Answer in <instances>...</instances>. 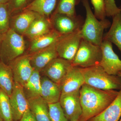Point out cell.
Returning <instances> with one entry per match:
<instances>
[{
    "mask_svg": "<svg viewBox=\"0 0 121 121\" xmlns=\"http://www.w3.org/2000/svg\"><path fill=\"white\" fill-rule=\"evenodd\" d=\"M82 113L79 121H87L106 109L117 97L118 91L103 90L84 84L79 91Z\"/></svg>",
    "mask_w": 121,
    "mask_h": 121,
    "instance_id": "obj_1",
    "label": "cell"
},
{
    "mask_svg": "<svg viewBox=\"0 0 121 121\" xmlns=\"http://www.w3.org/2000/svg\"><path fill=\"white\" fill-rule=\"evenodd\" d=\"M82 2L86 13V19L81 29L82 39L101 46L103 41L104 30L111 26V23L106 19H98L91 10L88 0H82Z\"/></svg>",
    "mask_w": 121,
    "mask_h": 121,
    "instance_id": "obj_2",
    "label": "cell"
},
{
    "mask_svg": "<svg viewBox=\"0 0 121 121\" xmlns=\"http://www.w3.org/2000/svg\"><path fill=\"white\" fill-rule=\"evenodd\" d=\"M85 84L103 90H119L121 88V78L110 74L99 65L81 68Z\"/></svg>",
    "mask_w": 121,
    "mask_h": 121,
    "instance_id": "obj_3",
    "label": "cell"
},
{
    "mask_svg": "<svg viewBox=\"0 0 121 121\" xmlns=\"http://www.w3.org/2000/svg\"><path fill=\"white\" fill-rule=\"evenodd\" d=\"M26 49L24 36L9 29L2 35L0 48V60L8 64L23 55Z\"/></svg>",
    "mask_w": 121,
    "mask_h": 121,
    "instance_id": "obj_4",
    "label": "cell"
},
{
    "mask_svg": "<svg viewBox=\"0 0 121 121\" xmlns=\"http://www.w3.org/2000/svg\"><path fill=\"white\" fill-rule=\"evenodd\" d=\"M102 56L101 46L82 39L72 64L73 66L87 68L99 65Z\"/></svg>",
    "mask_w": 121,
    "mask_h": 121,
    "instance_id": "obj_5",
    "label": "cell"
},
{
    "mask_svg": "<svg viewBox=\"0 0 121 121\" xmlns=\"http://www.w3.org/2000/svg\"><path fill=\"white\" fill-rule=\"evenodd\" d=\"M82 39L81 29L60 36L56 43L58 57L72 63Z\"/></svg>",
    "mask_w": 121,
    "mask_h": 121,
    "instance_id": "obj_6",
    "label": "cell"
},
{
    "mask_svg": "<svg viewBox=\"0 0 121 121\" xmlns=\"http://www.w3.org/2000/svg\"><path fill=\"white\" fill-rule=\"evenodd\" d=\"M50 18L53 29L61 35L81 29L84 22L80 16H72L54 12Z\"/></svg>",
    "mask_w": 121,
    "mask_h": 121,
    "instance_id": "obj_7",
    "label": "cell"
},
{
    "mask_svg": "<svg viewBox=\"0 0 121 121\" xmlns=\"http://www.w3.org/2000/svg\"><path fill=\"white\" fill-rule=\"evenodd\" d=\"M8 65L12 70L14 82L23 86L33 71L30 62L29 54H23L11 61Z\"/></svg>",
    "mask_w": 121,
    "mask_h": 121,
    "instance_id": "obj_8",
    "label": "cell"
},
{
    "mask_svg": "<svg viewBox=\"0 0 121 121\" xmlns=\"http://www.w3.org/2000/svg\"><path fill=\"white\" fill-rule=\"evenodd\" d=\"M59 102L68 121L79 120L82 113L79 91L61 94Z\"/></svg>",
    "mask_w": 121,
    "mask_h": 121,
    "instance_id": "obj_9",
    "label": "cell"
},
{
    "mask_svg": "<svg viewBox=\"0 0 121 121\" xmlns=\"http://www.w3.org/2000/svg\"><path fill=\"white\" fill-rule=\"evenodd\" d=\"M100 46L102 56L99 66L108 74L118 75L121 73V60L113 50L112 43L104 40Z\"/></svg>",
    "mask_w": 121,
    "mask_h": 121,
    "instance_id": "obj_10",
    "label": "cell"
},
{
    "mask_svg": "<svg viewBox=\"0 0 121 121\" xmlns=\"http://www.w3.org/2000/svg\"><path fill=\"white\" fill-rule=\"evenodd\" d=\"M9 97L13 121H18L29 109L23 86L14 82L12 92Z\"/></svg>",
    "mask_w": 121,
    "mask_h": 121,
    "instance_id": "obj_11",
    "label": "cell"
},
{
    "mask_svg": "<svg viewBox=\"0 0 121 121\" xmlns=\"http://www.w3.org/2000/svg\"><path fill=\"white\" fill-rule=\"evenodd\" d=\"M72 66L71 62L58 57L50 62L41 72L50 80L60 84Z\"/></svg>",
    "mask_w": 121,
    "mask_h": 121,
    "instance_id": "obj_12",
    "label": "cell"
},
{
    "mask_svg": "<svg viewBox=\"0 0 121 121\" xmlns=\"http://www.w3.org/2000/svg\"><path fill=\"white\" fill-rule=\"evenodd\" d=\"M84 84L85 80L81 68L73 66L60 84L61 94L79 91Z\"/></svg>",
    "mask_w": 121,
    "mask_h": 121,
    "instance_id": "obj_13",
    "label": "cell"
},
{
    "mask_svg": "<svg viewBox=\"0 0 121 121\" xmlns=\"http://www.w3.org/2000/svg\"><path fill=\"white\" fill-rule=\"evenodd\" d=\"M39 15L34 11L23 9L11 16L10 29L24 36L31 24Z\"/></svg>",
    "mask_w": 121,
    "mask_h": 121,
    "instance_id": "obj_14",
    "label": "cell"
},
{
    "mask_svg": "<svg viewBox=\"0 0 121 121\" xmlns=\"http://www.w3.org/2000/svg\"><path fill=\"white\" fill-rule=\"evenodd\" d=\"M56 43L47 48L29 54L30 63L33 70L40 72L50 62L58 57Z\"/></svg>",
    "mask_w": 121,
    "mask_h": 121,
    "instance_id": "obj_15",
    "label": "cell"
},
{
    "mask_svg": "<svg viewBox=\"0 0 121 121\" xmlns=\"http://www.w3.org/2000/svg\"><path fill=\"white\" fill-rule=\"evenodd\" d=\"M61 94L60 85L46 76L41 77L40 95L48 104L59 101Z\"/></svg>",
    "mask_w": 121,
    "mask_h": 121,
    "instance_id": "obj_16",
    "label": "cell"
},
{
    "mask_svg": "<svg viewBox=\"0 0 121 121\" xmlns=\"http://www.w3.org/2000/svg\"><path fill=\"white\" fill-rule=\"evenodd\" d=\"M53 29L50 17L40 15L31 24L24 36L31 40L48 33Z\"/></svg>",
    "mask_w": 121,
    "mask_h": 121,
    "instance_id": "obj_17",
    "label": "cell"
},
{
    "mask_svg": "<svg viewBox=\"0 0 121 121\" xmlns=\"http://www.w3.org/2000/svg\"><path fill=\"white\" fill-rule=\"evenodd\" d=\"M121 117V88L112 102L99 114L87 121H118Z\"/></svg>",
    "mask_w": 121,
    "mask_h": 121,
    "instance_id": "obj_18",
    "label": "cell"
},
{
    "mask_svg": "<svg viewBox=\"0 0 121 121\" xmlns=\"http://www.w3.org/2000/svg\"><path fill=\"white\" fill-rule=\"evenodd\" d=\"M29 109L37 121H51L48 104L40 95L28 99Z\"/></svg>",
    "mask_w": 121,
    "mask_h": 121,
    "instance_id": "obj_19",
    "label": "cell"
},
{
    "mask_svg": "<svg viewBox=\"0 0 121 121\" xmlns=\"http://www.w3.org/2000/svg\"><path fill=\"white\" fill-rule=\"evenodd\" d=\"M61 35L53 29L48 33L30 40L29 54L34 53L49 47L55 43Z\"/></svg>",
    "mask_w": 121,
    "mask_h": 121,
    "instance_id": "obj_20",
    "label": "cell"
},
{
    "mask_svg": "<svg viewBox=\"0 0 121 121\" xmlns=\"http://www.w3.org/2000/svg\"><path fill=\"white\" fill-rule=\"evenodd\" d=\"M57 0H34L23 9L33 11L41 16L50 17L56 7Z\"/></svg>",
    "mask_w": 121,
    "mask_h": 121,
    "instance_id": "obj_21",
    "label": "cell"
},
{
    "mask_svg": "<svg viewBox=\"0 0 121 121\" xmlns=\"http://www.w3.org/2000/svg\"><path fill=\"white\" fill-rule=\"evenodd\" d=\"M112 17V23L108 32L104 35L103 40L114 44L121 52V12Z\"/></svg>",
    "mask_w": 121,
    "mask_h": 121,
    "instance_id": "obj_22",
    "label": "cell"
},
{
    "mask_svg": "<svg viewBox=\"0 0 121 121\" xmlns=\"http://www.w3.org/2000/svg\"><path fill=\"white\" fill-rule=\"evenodd\" d=\"M14 84L13 74L11 68L0 60V89L9 97Z\"/></svg>",
    "mask_w": 121,
    "mask_h": 121,
    "instance_id": "obj_23",
    "label": "cell"
},
{
    "mask_svg": "<svg viewBox=\"0 0 121 121\" xmlns=\"http://www.w3.org/2000/svg\"><path fill=\"white\" fill-rule=\"evenodd\" d=\"M24 93L27 99L39 96L41 91L40 72L33 70L31 75L23 86Z\"/></svg>",
    "mask_w": 121,
    "mask_h": 121,
    "instance_id": "obj_24",
    "label": "cell"
},
{
    "mask_svg": "<svg viewBox=\"0 0 121 121\" xmlns=\"http://www.w3.org/2000/svg\"><path fill=\"white\" fill-rule=\"evenodd\" d=\"M0 115L3 121H13L9 97L0 89Z\"/></svg>",
    "mask_w": 121,
    "mask_h": 121,
    "instance_id": "obj_25",
    "label": "cell"
},
{
    "mask_svg": "<svg viewBox=\"0 0 121 121\" xmlns=\"http://www.w3.org/2000/svg\"><path fill=\"white\" fill-rule=\"evenodd\" d=\"M80 0H59L55 10V13L65 14L68 16H76V6Z\"/></svg>",
    "mask_w": 121,
    "mask_h": 121,
    "instance_id": "obj_26",
    "label": "cell"
},
{
    "mask_svg": "<svg viewBox=\"0 0 121 121\" xmlns=\"http://www.w3.org/2000/svg\"><path fill=\"white\" fill-rule=\"evenodd\" d=\"M11 17L8 3L0 4V34L3 35L10 29Z\"/></svg>",
    "mask_w": 121,
    "mask_h": 121,
    "instance_id": "obj_27",
    "label": "cell"
},
{
    "mask_svg": "<svg viewBox=\"0 0 121 121\" xmlns=\"http://www.w3.org/2000/svg\"><path fill=\"white\" fill-rule=\"evenodd\" d=\"M48 106L51 121H69L65 116L59 102L48 104Z\"/></svg>",
    "mask_w": 121,
    "mask_h": 121,
    "instance_id": "obj_28",
    "label": "cell"
},
{
    "mask_svg": "<svg viewBox=\"0 0 121 121\" xmlns=\"http://www.w3.org/2000/svg\"><path fill=\"white\" fill-rule=\"evenodd\" d=\"M94 8L95 16L99 20L106 19V15L104 0H91Z\"/></svg>",
    "mask_w": 121,
    "mask_h": 121,
    "instance_id": "obj_29",
    "label": "cell"
},
{
    "mask_svg": "<svg viewBox=\"0 0 121 121\" xmlns=\"http://www.w3.org/2000/svg\"><path fill=\"white\" fill-rule=\"evenodd\" d=\"M8 5L11 16L19 12L27 5V0H9Z\"/></svg>",
    "mask_w": 121,
    "mask_h": 121,
    "instance_id": "obj_30",
    "label": "cell"
},
{
    "mask_svg": "<svg viewBox=\"0 0 121 121\" xmlns=\"http://www.w3.org/2000/svg\"><path fill=\"white\" fill-rule=\"evenodd\" d=\"M106 16L113 17L121 12L120 9L117 7L115 0H104Z\"/></svg>",
    "mask_w": 121,
    "mask_h": 121,
    "instance_id": "obj_31",
    "label": "cell"
},
{
    "mask_svg": "<svg viewBox=\"0 0 121 121\" xmlns=\"http://www.w3.org/2000/svg\"><path fill=\"white\" fill-rule=\"evenodd\" d=\"M18 121H37L34 115L29 109L27 110Z\"/></svg>",
    "mask_w": 121,
    "mask_h": 121,
    "instance_id": "obj_32",
    "label": "cell"
},
{
    "mask_svg": "<svg viewBox=\"0 0 121 121\" xmlns=\"http://www.w3.org/2000/svg\"><path fill=\"white\" fill-rule=\"evenodd\" d=\"M9 0H0V4H7Z\"/></svg>",
    "mask_w": 121,
    "mask_h": 121,
    "instance_id": "obj_33",
    "label": "cell"
},
{
    "mask_svg": "<svg viewBox=\"0 0 121 121\" xmlns=\"http://www.w3.org/2000/svg\"><path fill=\"white\" fill-rule=\"evenodd\" d=\"M2 35L0 34V48L1 44V41H2Z\"/></svg>",
    "mask_w": 121,
    "mask_h": 121,
    "instance_id": "obj_34",
    "label": "cell"
},
{
    "mask_svg": "<svg viewBox=\"0 0 121 121\" xmlns=\"http://www.w3.org/2000/svg\"><path fill=\"white\" fill-rule=\"evenodd\" d=\"M34 0H27V5H28L29 4H30V3H31V2Z\"/></svg>",
    "mask_w": 121,
    "mask_h": 121,
    "instance_id": "obj_35",
    "label": "cell"
},
{
    "mask_svg": "<svg viewBox=\"0 0 121 121\" xmlns=\"http://www.w3.org/2000/svg\"><path fill=\"white\" fill-rule=\"evenodd\" d=\"M118 76H119V77H121V73H119L118 74Z\"/></svg>",
    "mask_w": 121,
    "mask_h": 121,
    "instance_id": "obj_36",
    "label": "cell"
},
{
    "mask_svg": "<svg viewBox=\"0 0 121 121\" xmlns=\"http://www.w3.org/2000/svg\"><path fill=\"white\" fill-rule=\"evenodd\" d=\"M0 121H3L2 118H1V117H0Z\"/></svg>",
    "mask_w": 121,
    "mask_h": 121,
    "instance_id": "obj_37",
    "label": "cell"
},
{
    "mask_svg": "<svg viewBox=\"0 0 121 121\" xmlns=\"http://www.w3.org/2000/svg\"><path fill=\"white\" fill-rule=\"evenodd\" d=\"M80 121L79 120H78V121Z\"/></svg>",
    "mask_w": 121,
    "mask_h": 121,
    "instance_id": "obj_38",
    "label": "cell"
},
{
    "mask_svg": "<svg viewBox=\"0 0 121 121\" xmlns=\"http://www.w3.org/2000/svg\"><path fill=\"white\" fill-rule=\"evenodd\" d=\"M120 9H121V8H120Z\"/></svg>",
    "mask_w": 121,
    "mask_h": 121,
    "instance_id": "obj_39",
    "label": "cell"
},
{
    "mask_svg": "<svg viewBox=\"0 0 121 121\" xmlns=\"http://www.w3.org/2000/svg\"></svg>",
    "mask_w": 121,
    "mask_h": 121,
    "instance_id": "obj_40",
    "label": "cell"
}]
</instances>
